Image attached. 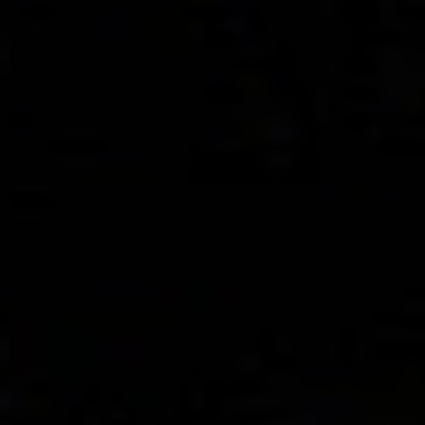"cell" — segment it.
<instances>
[{"instance_id":"1","label":"cell","mask_w":425,"mask_h":425,"mask_svg":"<svg viewBox=\"0 0 425 425\" xmlns=\"http://www.w3.org/2000/svg\"><path fill=\"white\" fill-rule=\"evenodd\" d=\"M274 123H276V126H269L268 135H266L269 143H274V145H284V143H291L294 140L296 131L289 123L279 120V118H274Z\"/></svg>"},{"instance_id":"2","label":"cell","mask_w":425,"mask_h":425,"mask_svg":"<svg viewBox=\"0 0 425 425\" xmlns=\"http://www.w3.org/2000/svg\"><path fill=\"white\" fill-rule=\"evenodd\" d=\"M263 163L271 170H288L289 166H293L294 156L283 150H269L264 153Z\"/></svg>"},{"instance_id":"3","label":"cell","mask_w":425,"mask_h":425,"mask_svg":"<svg viewBox=\"0 0 425 425\" xmlns=\"http://www.w3.org/2000/svg\"><path fill=\"white\" fill-rule=\"evenodd\" d=\"M382 135H384V130L380 125H372V128L367 131V138L370 143H377L380 138H382Z\"/></svg>"}]
</instances>
